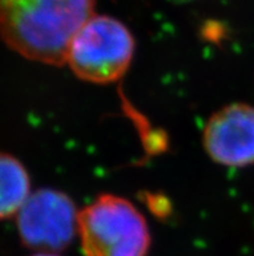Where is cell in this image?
<instances>
[{
  "instance_id": "obj_2",
  "label": "cell",
  "mask_w": 254,
  "mask_h": 256,
  "mask_svg": "<svg viewBox=\"0 0 254 256\" xmlns=\"http://www.w3.org/2000/svg\"><path fill=\"white\" fill-rule=\"evenodd\" d=\"M78 236L84 256H147L152 242L142 212L113 194L100 195L79 212Z\"/></svg>"
},
{
  "instance_id": "obj_7",
  "label": "cell",
  "mask_w": 254,
  "mask_h": 256,
  "mask_svg": "<svg viewBox=\"0 0 254 256\" xmlns=\"http://www.w3.org/2000/svg\"><path fill=\"white\" fill-rule=\"evenodd\" d=\"M32 256H58L57 254H52V252H38Z\"/></svg>"
},
{
  "instance_id": "obj_3",
  "label": "cell",
  "mask_w": 254,
  "mask_h": 256,
  "mask_svg": "<svg viewBox=\"0 0 254 256\" xmlns=\"http://www.w3.org/2000/svg\"><path fill=\"white\" fill-rule=\"evenodd\" d=\"M134 54L129 28L116 17L95 13L71 40L65 64L83 81L106 84L126 74Z\"/></svg>"
},
{
  "instance_id": "obj_8",
  "label": "cell",
  "mask_w": 254,
  "mask_h": 256,
  "mask_svg": "<svg viewBox=\"0 0 254 256\" xmlns=\"http://www.w3.org/2000/svg\"><path fill=\"white\" fill-rule=\"evenodd\" d=\"M174 2H188V0H174Z\"/></svg>"
},
{
  "instance_id": "obj_1",
  "label": "cell",
  "mask_w": 254,
  "mask_h": 256,
  "mask_svg": "<svg viewBox=\"0 0 254 256\" xmlns=\"http://www.w3.org/2000/svg\"><path fill=\"white\" fill-rule=\"evenodd\" d=\"M97 0H0V38L32 62L60 66Z\"/></svg>"
},
{
  "instance_id": "obj_6",
  "label": "cell",
  "mask_w": 254,
  "mask_h": 256,
  "mask_svg": "<svg viewBox=\"0 0 254 256\" xmlns=\"http://www.w3.org/2000/svg\"><path fill=\"white\" fill-rule=\"evenodd\" d=\"M30 196V177L23 164L0 152V220L17 214Z\"/></svg>"
},
{
  "instance_id": "obj_4",
  "label": "cell",
  "mask_w": 254,
  "mask_h": 256,
  "mask_svg": "<svg viewBox=\"0 0 254 256\" xmlns=\"http://www.w3.org/2000/svg\"><path fill=\"white\" fill-rule=\"evenodd\" d=\"M78 212L68 194L55 188H40L30 194L17 214L19 240L40 252L65 250L78 236Z\"/></svg>"
},
{
  "instance_id": "obj_5",
  "label": "cell",
  "mask_w": 254,
  "mask_h": 256,
  "mask_svg": "<svg viewBox=\"0 0 254 256\" xmlns=\"http://www.w3.org/2000/svg\"><path fill=\"white\" fill-rule=\"evenodd\" d=\"M203 144L217 164L242 168L254 164V107L232 103L209 117Z\"/></svg>"
}]
</instances>
